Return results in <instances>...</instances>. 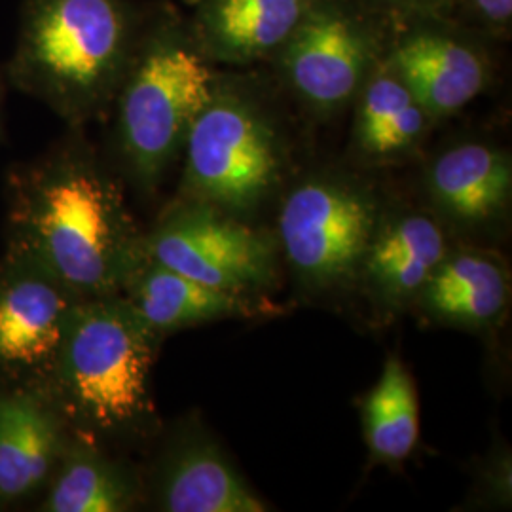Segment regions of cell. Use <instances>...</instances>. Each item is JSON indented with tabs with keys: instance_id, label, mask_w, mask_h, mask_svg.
I'll return each mask as SVG.
<instances>
[{
	"instance_id": "cell-1",
	"label": "cell",
	"mask_w": 512,
	"mask_h": 512,
	"mask_svg": "<svg viewBox=\"0 0 512 512\" xmlns=\"http://www.w3.org/2000/svg\"><path fill=\"white\" fill-rule=\"evenodd\" d=\"M8 179V255L35 264L78 298L122 293L147 258L124 192L71 128Z\"/></svg>"
},
{
	"instance_id": "cell-13",
	"label": "cell",
	"mask_w": 512,
	"mask_h": 512,
	"mask_svg": "<svg viewBox=\"0 0 512 512\" xmlns=\"http://www.w3.org/2000/svg\"><path fill=\"white\" fill-rule=\"evenodd\" d=\"M425 184L448 217L463 224L490 222L511 202V156L492 143L463 141L431 162Z\"/></svg>"
},
{
	"instance_id": "cell-21",
	"label": "cell",
	"mask_w": 512,
	"mask_h": 512,
	"mask_svg": "<svg viewBox=\"0 0 512 512\" xmlns=\"http://www.w3.org/2000/svg\"><path fill=\"white\" fill-rule=\"evenodd\" d=\"M450 18L492 40H507L512 31V0H454Z\"/></svg>"
},
{
	"instance_id": "cell-9",
	"label": "cell",
	"mask_w": 512,
	"mask_h": 512,
	"mask_svg": "<svg viewBox=\"0 0 512 512\" xmlns=\"http://www.w3.org/2000/svg\"><path fill=\"white\" fill-rule=\"evenodd\" d=\"M385 54L435 122L465 109L494 76L490 40L450 16L397 21Z\"/></svg>"
},
{
	"instance_id": "cell-19",
	"label": "cell",
	"mask_w": 512,
	"mask_h": 512,
	"mask_svg": "<svg viewBox=\"0 0 512 512\" xmlns=\"http://www.w3.org/2000/svg\"><path fill=\"white\" fill-rule=\"evenodd\" d=\"M135 503V486L126 471L84 442L65 446L46 511L122 512Z\"/></svg>"
},
{
	"instance_id": "cell-15",
	"label": "cell",
	"mask_w": 512,
	"mask_h": 512,
	"mask_svg": "<svg viewBox=\"0 0 512 512\" xmlns=\"http://www.w3.org/2000/svg\"><path fill=\"white\" fill-rule=\"evenodd\" d=\"M124 291L129 306L158 336L238 315L249 308L239 293L203 285L150 258L129 277Z\"/></svg>"
},
{
	"instance_id": "cell-5",
	"label": "cell",
	"mask_w": 512,
	"mask_h": 512,
	"mask_svg": "<svg viewBox=\"0 0 512 512\" xmlns=\"http://www.w3.org/2000/svg\"><path fill=\"white\" fill-rule=\"evenodd\" d=\"M183 192L224 213L255 209L279 183L285 141L272 110L245 78L217 73L184 141Z\"/></svg>"
},
{
	"instance_id": "cell-8",
	"label": "cell",
	"mask_w": 512,
	"mask_h": 512,
	"mask_svg": "<svg viewBox=\"0 0 512 512\" xmlns=\"http://www.w3.org/2000/svg\"><path fill=\"white\" fill-rule=\"evenodd\" d=\"M145 255L203 285L245 293L274 270L270 239L202 202H186L145 238Z\"/></svg>"
},
{
	"instance_id": "cell-2",
	"label": "cell",
	"mask_w": 512,
	"mask_h": 512,
	"mask_svg": "<svg viewBox=\"0 0 512 512\" xmlns=\"http://www.w3.org/2000/svg\"><path fill=\"white\" fill-rule=\"evenodd\" d=\"M147 14L133 0H21L6 80L82 128L110 109Z\"/></svg>"
},
{
	"instance_id": "cell-7",
	"label": "cell",
	"mask_w": 512,
	"mask_h": 512,
	"mask_svg": "<svg viewBox=\"0 0 512 512\" xmlns=\"http://www.w3.org/2000/svg\"><path fill=\"white\" fill-rule=\"evenodd\" d=\"M378 209L363 184L313 175L285 198L279 234L285 255L308 283L346 281L365 260L378 228Z\"/></svg>"
},
{
	"instance_id": "cell-20",
	"label": "cell",
	"mask_w": 512,
	"mask_h": 512,
	"mask_svg": "<svg viewBox=\"0 0 512 512\" xmlns=\"http://www.w3.org/2000/svg\"><path fill=\"white\" fill-rule=\"evenodd\" d=\"M365 439L374 458L401 463L420 437V406L416 385L399 357L385 361L384 372L363 406Z\"/></svg>"
},
{
	"instance_id": "cell-22",
	"label": "cell",
	"mask_w": 512,
	"mask_h": 512,
	"mask_svg": "<svg viewBox=\"0 0 512 512\" xmlns=\"http://www.w3.org/2000/svg\"><path fill=\"white\" fill-rule=\"evenodd\" d=\"M393 23L421 16H450L454 0H363Z\"/></svg>"
},
{
	"instance_id": "cell-14",
	"label": "cell",
	"mask_w": 512,
	"mask_h": 512,
	"mask_svg": "<svg viewBox=\"0 0 512 512\" xmlns=\"http://www.w3.org/2000/svg\"><path fill=\"white\" fill-rule=\"evenodd\" d=\"M385 52L353 99V143L365 160L378 164L412 154L435 122Z\"/></svg>"
},
{
	"instance_id": "cell-17",
	"label": "cell",
	"mask_w": 512,
	"mask_h": 512,
	"mask_svg": "<svg viewBox=\"0 0 512 512\" xmlns=\"http://www.w3.org/2000/svg\"><path fill=\"white\" fill-rule=\"evenodd\" d=\"M160 503L171 512H262L264 503L207 442L179 448L165 463Z\"/></svg>"
},
{
	"instance_id": "cell-18",
	"label": "cell",
	"mask_w": 512,
	"mask_h": 512,
	"mask_svg": "<svg viewBox=\"0 0 512 512\" xmlns=\"http://www.w3.org/2000/svg\"><path fill=\"white\" fill-rule=\"evenodd\" d=\"M425 308L444 321L484 327L509 300V275L494 258L478 253L444 256L421 289Z\"/></svg>"
},
{
	"instance_id": "cell-16",
	"label": "cell",
	"mask_w": 512,
	"mask_h": 512,
	"mask_svg": "<svg viewBox=\"0 0 512 512\" xmlns=\"http://www.w3.org/2000/svg\"><path fill=\"white\" fill-rule=\"evenodd\" d=\"M444 256L446 239L439 224L414 213L376 228L363 266L376 291L399 304L420 296Z\"/></svg>"
},
{
	"instance_id": "cell-3",
	"label": "cell",
	"mask_w": 512,
	"mask_h": 512,
	"mask_svg": "<svg viewBox=\"0 0 512 512\" xmlns=\"http://www.w3.org/2000/svg\"><path fill=\"white\" fill-rule=\"evenodd\" d=\"M215 78L217 69L183 12L169 2L148 4L143 33L110 105L118 156L141 188L152 190L183 152Z\"/></svg>"
},
{
	"instance_id": "cell-11",
	"label": "cell",
	"mask_w": 512,
	"mask_h": 512,
	"mask_svg": "<svg viewBox=\"0 0 512 512\" xmlns=\"http://www.w3.org/2000/svg\"><path fill=\"white\" fill-rule=\"evenodd\" d=\"M315 0H188L186 16L202 54L217 67L268 63Z\"/></svg>"
},
{
	"instance_id": "cell-23",
	"label": "cell",
	"mask_w": 512,
	"mask_h": 512,
	"mask_svg": "<svg viewBox=\"0 0 512 512\" xmlns=\"http://www.w3.org/2000/svg\"><path fill=\"white\" fill-rule=\"evenodd\" d=\"M6 74L0 69V137H2V124H4V93H6Z\"/></svg>"
},
{
	"instance_id": "cell-12",
	"label": "cell",
	"mask_w": 512,
	"mask_h": 512,
	"mask_svg": "<svg viewBox=\"0 0 512 512\" xmlns=\"http://www.w3.org/2000/svg\"><path fill=\"white\" fill-rule=\"evenodd\" d=\"M63 427L59 412L37 391L0 393V499L35 494L50 478L67 446Z\"/></svg>"
},
{
	"instance_id": "cell-10",
	"label": "cell",
	"mask_w": 512,
	"mask_h": 512,
	"mask_svg": "<svg viewBox=\"0 0 512 512\" xmlns=\"http://www.w3.org/2000/svg\"><path fill=\"white\" fill-rule=\"evenodd\" d=\"M80 300L35 264L6 255L0 262V374L38 391Z\"/></svg>"
},
{
	"instance_id": "cell-4",
	"label": "cell",
	"mask_w": 512,
	"mask_h": 512,
	"mask_svg": "<svg viewBox=\"0 0 512 512\" xmlns=\"http://www.w3.org/2000/svg\"><path fill=\"white\" fill-rule=\"evenodd\" d=\"M158 334L120 294L74 306L40 393L90 435H124L154 414L150 374Z\"/></svg>"
},
{
	"instance_id": "cell-6",
	"label": "cell",
	"mask_w": 512,
	"mask_h": 512,
	"mask_svg": "<svg viewBox=\"0 0 512 512\" xmlns=\"http://www.w3.org/2000/svg\"><path fill=\"white\" fill-rule=\"evenodd\" d=\"M393 25L363 0H315L268 63L306 109L332 116L353 103Z\"/></svg>"
}]
</instances>
